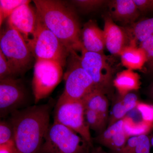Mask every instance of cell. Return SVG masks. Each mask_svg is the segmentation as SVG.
Returning a JSON list of instances; mask_svg holds the SVG:
<instances>
[{
  "mask_svg": "<svg viewBox=\"0 0 153 153\" xmlns=\"http://www.w3.org/2000/svg\"><path fill=\"white\" fill-rule=\"evenodd\" d=\"M49 104L35 105L11 114L14 143L20 153H39L50 127Z\"/></svg>",
  "mask_w": 153,
  "mask_h": 153,
  "instance_id": "obj_1",
  "label": "cell"
},
{
  "mask_svg": "<svg viewBox=\"0 0 153 153\" xmlns=\"http://www.w3.org/2000/svg\"><path fill=\"white\" fill-rule=\"evenodd\" d=\"M38 18L70 52L83 49L79 19L73 9L60 1L35 0Z\"/></svg>",
  "mask_w": 153,
  "mask_h": 153,
  "instance_id": "obj_2",
  "label": "cell"
},
{
  "mask_svg": "<svg viewBox=\"0 0 153 153\" xmlns=\"http://www.w3.org/2000/svg\"><path fill=\"white\" fill-rule=\"evenodd\" d=\"M38 15V14H37ZM27 44L36 60L55 61L64 66L71 52L38 18L36 31Z\"/></svg>",
  "mask_w": 153,
  "mask_h": 153,
  "instance_id": "obj_3",
  "label": "cell"
},
{
  "mask_svg": "<svg viewBox=\"0 0 153 153\" xmlns=\"http://www.w3.org/2000/svg\"><path fill=\"white\" fill-rule=\"evenodd\" d=\"M92 148L74 131L54 122L39 153H90Z\"/></svg>",
  "mask_w": 153,
  "mask_h": 153,
  "instance_id": "obj_4",
  "label": "cell"
},
{
  "mask_svg": "<svg viewBox=\"0 0 153 153\" xmlns=\"http://www.w3.org/2000/svg\"><path fill=\"white\" fill-rule=\"evenodd\" d=\"M0 51L8 61L16 76L23 74L29 68L33 57L22 34L8 25L1 31Z\"/></svg>",
  "mask_w": 153,
  "mask_h": 153,
  "instance_id": "obj_5",
  "label": "cell"
},
{
  "mask_svg": "<svg viewBox=\"0 0 153 153\" xmlns=\"http://www.w3.org/2000/svg\"><path fill=\"white\" fill-rule=\"evenodd\" d=\"M85 107L82 100L60 97L54 110V122L74 131L93 148V139L85 118Z\"/></svg>",
  "mask_w": 153,
  "mask_h": 153,
  "instance_id": "obj_6",
  "label": "cell"
},
{
  "mask_svg": "<svg viewBox=\"0 0 153 153\" xmlns=\"http://www.w3.org/2000/svg\"><path fill=\"white\" fill-rule=\"evenodd\" d=\"M67 71L63 75L65 88L60 97L76 100H82L95 89L90 76L83 69L76 52H71L68 57Z\"/></svg>",
  "mask_w": 153,
  "mask_h": 153,
  "instance_id": "obj_7",
  "label": "cell"
},
{
  "mask_svg": "<svg viewBox=\"0 0 153 153\" xmlns=\"http://www.w3.org/2000/svg\"><path fill=\"white\" fill-rule=\"evenodd\" d=\"M63 76V66L55 61L36 60L32 88L36 104L52 93Z\"/></svg>",
  "mask_w": 153,
  "mask_h": 153,
  "instance_id": "obj_8",
  "label": "cell"
},
{
  "mask_svg": "<svg viewBox=\"0 0 153 153\" xmlns=\"http://www.w3.org/2000/svg\"><path fill=\"white\" fill-rule=\"evenodd\" d=\"M79 56V62L83 69L90 76L96 89L108 94L113 85V71L104 54L88 52L84 48Z\"/></svg>",
  "mask_w": 153,
  "mask_h": 153,
  "instance_id": "obj_9",
  "label": "cell"
},
{
  "mask_svg": "<svg viewBox=\"0 0 153 153\" xmlns=\"http://www.w3.org/2000/svg\"><path fill=\"white\" fill-rule=\"evenodd\" d=\"M27 94L21 81L16 78L0 80V116L1 118L23 109L27 102Z\"/></svg>",
  "mask_w": 153,
  "mask_h": 153,
  "instance_id": "obj_10",
  "label": "cell"
},
{
  "mask_svg": "<svg viewBox=\"0 0 153 153\" xmlns=\"http://www.w3.org/2000/svg\"><path fill=\"white\" fill-rule=\"evenodd\" d=\"M30 2L20 6L7 19L8 25L21 33L27 43L30 36L33 37L38 22L37 11L30 5Z\"/></svg>",
  "mask_w": 153,
  "mask_h": 153,
  "instance_id": "obj_11",
  "label": "cell"
},
{
  "mask_svg": "<svg viewBox=\"0 0 153 153\" xmlns=\"http://www.w3.org/2000/svg\"><path fill=\"white\" fill-rule=\"evenodd\" d=\"M104 20L103 30L105 47L111 54L119 55L126 47L134 41L127 29L118 26L109 15L105 16Z\"/></svg>",
  "mask_w": 153,
  "mask_h": 153,
  "instance_id": "obj_12",
  "label": "cell"
},
{
  "mask_svg": "<svg viewBox=\"0 0 153 153\" xmlns=\"http://www.w3.org/2000/svg\"><path fill=\"white\" fill-rule=\"evenodd\" d=\"M129 138L125 129L123 119L107 126L94 140L97 143L109 149L111 153H116L123 148Z\"/></svg>",
  "mask_w": 153,
  "mask_h": 153,
  "instance_id": "obj_13",
  "label": "cell"
},
{
  "mask_svg": "<svg viewBox=\"0 0 153 153\" xmlns=\"http://www.w3.org/2000/svg\"><path fill=\"white\" fill-rule=\"evenodd\" d=\"M110 16L124 25H132L140 16L133 0H113L109 3Z\"/></svg>",
  "mask_w": 153,
  "mask_h": 153,
  "instance_id": "obj_14",
  "label": "cell"
},
{
  "mask_svg": "<svg viewBox=\"0 0 153 153\" xmlns=\"http://www.w3.org/2000/svg\"><path fill=\"white\" fill-rule=\"evenodd\" d=\"M81 41L86 51L104 54V32L94 21L90 20L84 25L81 30Z\"/></svg>",
  "mask_w": 153,
  "mask_h": 153,
  "instance_id": "obj_15",
  "label": "cell"
},
{
  "mask_svg": "<svg viewBox=\"0 0 153 153\" xmlns=\"http://www.w3.org/2000/svg\"><path fill=\"white\" fill-rule=\"evenodd\" d=\"M140 102L138 96L133 92L123 95L119 94L113 101L107 126L123 119L130 111L136 107Z\"/></svg>",
  "mask_w": 153,
  "mask_h": 153,
  "instance_id": "obj_16",
  "label": "cell"
},
{
  "mask_svg": "<svg viewBox=\"0 0 153 153\" xmlns=\"http://www.w3.org/2000/svg\"><path fill=\"white\" fill-rule=\"evenodd\" d=\"M119 56L122 65L133 71L142 70L147 62L146 52L142 48L137 46L135 42L126 47Z\"/></svg>",
  "mask_w": 153,
  "mask_h": 153,
  "instance_id": "obj_17",
  "label": "cell"
},
{
  "mask_svg": "<svg viewBox=\"0 0 153 153\" xmlns=\"http://www.w3.org/2000/svg\"><path fill=\"white\" fill-rule=\"evenodd\" d=\"M140 85L139 74L130 69L119 72L113 79V86L121 95L138 90Z\"/></svg>",
  "mask_w": 153,
  "mask_h": 153,
  "instance_id": "obj_18",
  "label": "cell"
},
{
  "mask_svg": "<svg viewBox=\"0 0 153 153\" xmlns=\"http://www.w3.org/2000/svg\"><path fill=\"white\" fill-rule=\"evenodd\" d=\"M82 101L85 108L92 110L97 112L108 125L109 114V101L104 92L95 88Z\"/></svg>",
  "mask_w": 153,
  "mask_h": 153,
  "instance_id": "obj_19",
  "label": "cell"
},
{
  "mask_svg": "<svg viewBox=\"0 0 153 153\" xmlns=\"http://www.w3.org/2000/svg\"><path fill=\"white\" fill-rule=\"evenodd\" d=\"M127 30L132 40L141 44L153 36V18L136 22Z\"/></svg>",
  "mask_w": 153,
  "mask_h": 153,
  "instance_id": "obj_20",
  "label": "cell"
},
{
  "mask_svg": "<svg viewBox=\"0 0 153 153\" xmlns=\"http://www.w3.org/2000/svg\"><path fill=\"white\" fill-rule=\"evenodd\" d=\"M85 118L90 129L97 132L99 134L104 131L106 128L107 123L94 111L85 108Z\"/></svg>",
  "mask_w": 153,
  "mask_h": 153,
  "instance_id": "obj_21",
  "label": "cell"
},
{
  "mask_svg": "<svg viewBox=\"0 0 153 153\" xmlns=\"http://www.w3.org/2000/svg\"><path fill=\"white\" fill-rule=\"evenodd\" d=\"M31 1L27 0H1L0 1V25L4 20L22 5Z\"/></svg>",
  "mask_w": 153,
  "mask_h": 153,
  "instance_id": "obj_22",
  "label": "cell"
},
{
  "mask_svg": "<svg viewBox=\"0 0 153 153\" xmlns=\"http://www.w3.org/2000/svg\"><path fill=\"white\" fill-rule=\"evenodd\" d=\"M15 133L13 124L8 119L0 122V145L14 143Z\"/></svg>",
  "mask_w": 153,
  "mask_h": 153,
  "instance_id": "obj_23",
  "label": "cell"
},
{
  "mask_svg": "<svg viewBox=\"0 0 153 153\" xmlns=\"http://www.w3.org/2000/svg\"><path fill=\"white\" fill-rule=\"evenodd\" d=\"M146 52L147 62L145 65L147 72L153 76V36L140 44Z\"/></svg>",
  "mask_w": 153,
  "mask_h": 153,
  "instance_id": "obj_24",
  "label": "cell"
},
{
  "mask_svg": "<svg viewBox=\"0 0 153 153\" xmlns=\"http://www.w3.org/2000/svg\"><path fill=\"white\" fill-rule=\"evenodd\" d=\"M71 1L81 10L89 12L99 8L104 4L107 1L104 0H75Z\"/></svg>",
  "mask_w": 153,
  "mask_h": 153,
  "instance_id": "obj_25",
  "label": "cell"
},
{
  "mask_svg": "<svg viewBox=\"0 0 153 153\" xmlns=\"http://www.w3.org/2000/svg\"><path fill=\"white\" fill-rule=\"evenodd\" d=\"M130 153H152L149 135L148 134L139 135L136 145Z\"/></svg>",
  "mask_w": 153,
  "mask_h": 153,
  "instance_id": "obj_26",
  "label": "cell"
},
{
  "mask_svg": "<svg viewBox=\"0 0 153 153\" xmlns=\"http://www.w3.org/2000/svg\"><path fill=\"white\" fill-rule=\"evenodd\" d=\"M9 78H16V75L8 61L0 51V80Z\"/></svg>",
  "mask_w": 153,
  "mask_h": 153,
  "instance_id": "obj_27",
  "label": "cell"
},
{
  "mask_svg": "<svg viewBox=\"0 0 153 153\" xmlns=\"http://www.w3.org/2000/svg\"><path fill=\"white\" fill-rule=\"evenodd\" d=\"M140 13L153 11V0H133Z\"/></svg>",
  "mask_w": 153,
  "mask_h": 153,
  "instance_id": "obj_28",
  "label": "cell"
},
{
  "mask_svg": "<svg viewBox=\"0 0 153 153\" xmlns=\"http://www.w3.org/2000/svg\"><path fill=\"white\" fill-rule=\"evenodd\" d=\"M0 153H20L15 146V143H11L0 145Z\"/></svg>",
  "mask_w": 153,
  "mask_h": 153,
  "instance_id": "obj_29",
  "label": "cell"
},
{
  "mask_svg": "<svg viewBox=\"0 0 153 153\" xmlns=\"http://www.w3.org/2000/svg\"><path fill=\"white\" fill-rule=\"evenodd\" d=\"M90 153H108L104 150H103L101 147H97L93 148L91 150Z\"/></svg>",
  "mask_w": 153,
  "mask_h": 153,
  "instance_id": "obj_30",
  "label": "cell"
},
{
  "mask_svg": "<svg viewBox=\"0 0 153 153\" xmlns=\"http://www.w3.org/2000/svg\"><path fill=\"white\" fill-rule=\"evenodd\" d=\"M149 94L150 97L153 100V82L151 84L149 88Z\"/></svg>",
  "mask_w": 153,
  "mask_h": 153,
  "instance_id": "obj_31",
  "label": "cell"
},
{
  "mask_svg": "<svg viewBox=\"0 0 153 153\" xmlns=\"http://www.w3.org/2000/svg\"><path fill=\"white\" fill-rule=\"evenodd\" d=\"M150 135H149L150 139V141L151 143V146L152 148H153V128L152 130Z\"/></svg>",
  "mask_w": 153,
  "mask_h": 153,
  "instance_id": "obj_32",
  "label": "cell"
}]
</instances>
